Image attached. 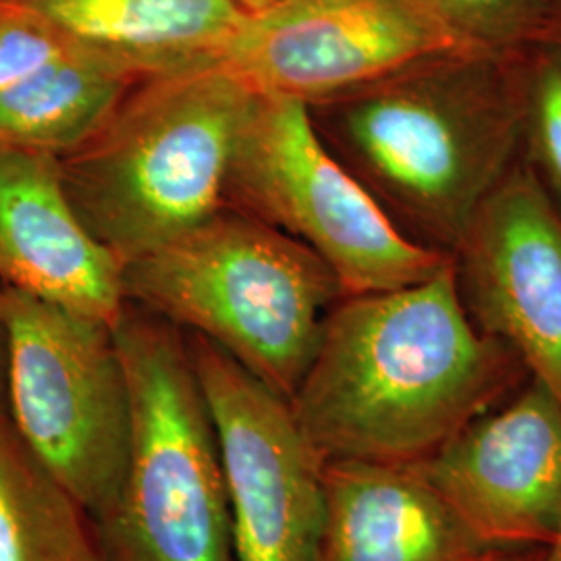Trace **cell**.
Instances as JSON below:
<instances>
[{"instance_id": "cell-1", "label": "cell", "mask_w": 561, "mask_h": 561, "mask_svg": "<svg viewBox=\"0 0 561 561\" xmlns=\"http://www.w3.org/2000/svg\"><path fill=\"white\" fill-rule=\"evenodd\" d=\"M528 379L468 317L451 259L431 279L341 298L289 405L322 461L421 463Z\"/></svg>"}, {"instance_id": "cell-2", "label": "cell", "mask_w": 561, "mask_h": 561, "mask_svg": "<svg viewBox=\"0 0 561 561\" xmlns=\"http://www.w3.org/2000/svg\"><path fill=\"white\" fill-rule=\"evenodd\" d=\"M306 108L401 233L449 256L520 159L516 55L426 60Z\"/></svg>"}, {"instance_id": "cell-3", "label": "cell", "mask_w": 561, "mask_h": 561, "mask_svg": "<svg viewBox=\"0 0 561 561\" xmlns=\"http://www.w3.org/2000/svg\"><path fill=\"white\" fill-rule=\"evenodd\" d=\"M256 92L213 60L138 81L60 154L67 196L121 268L225 206V181Z\"/></svg>"}, {"instance_id": "cell-4", "label": "cell", "mask_w": 561, "mask_h": 561, "mask_svg": "<svg viewBox=\"0 0 561 561\" xmlns=\"http://www.w3.org/2000/svg\"><path fill=\"white\" fill-rule=\"evenodd\" d=\"M121 280L129 304L213 341L287 401L343 298L312 250L227 204L125 264Z\"/></svg>"}, {"instance_id": "cell-5", "label": "cell", "mask_w": 561, "mask_h": 561, "mask_svg": "<svg viewBox=\"0 0 561 561\" xmlns=\"http://www.w3.org/2000/svg\"><path fill=\"white\" fill-rule=\"evenodd\" d=\"M113 331L131 439L108 539L121 561H236L221 447L187 337L129 301Z\"/></svg>"}, {"instance_id": "cell-6", "label": "cell", "mask_w": 561, "mask_h": 561, "mask_svg": "<svg viewBox=\"0 0 561 561\" xmlns=\"http://www.w3.org/2000/svg\"><path fill=\"white\" fill-rule=\"evenodd\" d=\"M9 421L42 466L106 526L119 505L131 400L111 324L0 285Z\"/></svg>"}, {"instance_id": "cell-7", "label": "cell", "mask_w": 561, "mask_h": 561, "mask_svg": "<svg viewBox=\"0 0 561 561\" xmlns=\"http://www.w3.org/2000/svg\"><path fill=\"white\" fill-rule=\"evenodd\" d=\"M225 204L304 243L343 298L431 279L451 256L408 240L314 129L306 104L254 94L229 162Z\"/></svg>"}, {"instance_id": "cell-8", "label": "cell", "mask_w": 561, "mask_h": 561, "mask_svg": "<svg viewBox=\"0 0 561 561\" xmlns=\"http://www.w3.org/2000/svg\"><path fill=\"white\" fill-rule=\"evenodd\" d=\"M477 53L422 0H283L245 15L208 60L256 94L312 104Z\"/></svg>"}, {"instance_id": "cell-9", "label": "cell", "mask_w": 561, "mask_h": 561, "mask_svg": "<svg viewBox=\"0 0 561 561\" xmlns=\"http://www.w3.org/2000/svg\"><path fill=\"white\" fill-rule=\"evenodd\" d=\"M185 337L219 437L236 561L317 560L324 461L289 401L213 341Z\"/></svg>"}, {"instance_id": "cell-10", "label": "cell", "mask_w": 561, "mask_h": 561, "mask_svg": "<svg viewBox=\"0 0 561 561\" xmlns=\"http://www.w3.org/2000/svg\"><path fill=\"white\" fill-rule=\"evenodd\" d=\"M451 259L468 317L561 403V215L522 157Z\"/></svg>"}, {"instance_id": "cell-11", "label": "cell", "mask_w": 561, "mask_h": 561, "mask_svg": "<svg viewBox=\"0 0 561 561\" xmlns=\"http://www.w3.org/2000/svg\"><path fill=\"white\" fill-rule=\"evenodd\" d=\"M414 466L481 541L545 547L561 524V403L528 379Z\"/></svg>"}, {"instance_id": "cell-12", "label": "cell", "mask_w": 561, "mask_h": 561, "mask_svg": "<svg viewBox=\"0 0 561 561\" xmlns=\"http://www.w3.org/2000/svg\"><path fill=\"white\" fill-rule=\"evenodd\" d=\"M121 271L78 217L59 157L0 144V285L115 327Z\"/></svg>"}, {"instance_id": "cell-13", "label": "cell", "mask_w": 561, "mask_h": 561, "mask_svg": "<svg viewBox=\"0 0 561 561\" xmlns=\"http://www.w3.org/2000/svg\"><path fill=\"white\" fill-rule=\"evenodd\" d=\"M414 463H322V520L314 561H493Z\"/></svg>"}, {"instance_id": "cell-14", "label": "cell", "mask_w": 561, "mask_h": 561, "mask_svg": "<svg viewBox=\"0 0 561 561\" xmlns=\"http://www.w3.org/2000/svg\"><path fill=\"white\" fill-rule=\"evenodd\" d=\"M71 41L144 73L210 59L245 20L233 0H18Z\"/></svg>"}, {"instance_id": "cell-15", "label": "cell", "mask_w": 561, "mask_h": 561, "mask_svg": "<svg viewBox=\"0 0 561 561\" xmlns=\"http://www.w3.org/2000/svg\"><path fill=\"white\" fill-rule=\"evenodd\" d=\"M148 78L140 69L78 46L0 96V144L65 154Z\"/></svg>"}, {"instance_id": "cell-16", "label": "cell", "mask_w": 561, "mask_h": 561, "mask_svg": "<svg viewBox=\"0 0 561 561\" xmlns=\"http://www.w3.org/2000/svg\"><path fill=\"white\" fill-rule=\"evenodd\" d=\"M90 514L0 416V561H106Z\"/></svg>"}, {"instance_id": "cell-17", "label": "cell", "mask_w": 561, "mask_h": 561, "mask_svg": "<svg viewBox=\"0 0 561 561\" xmlns=\"http://www.w3.org/2000/svg\"><path fill=\"white\" fill-rule=\"evenodd\" d=\"M522 161L561 215V46L541 42L516 53Z\"/></svg>"}, {"instance_id": "cell-18", "label": "cell", "mask_w": 561, "mask_h": 561, "mask_svg": "<svg viewBox=\"0 0 561 561\" xmlns=\"http://www.w3.org/2000/svg\"><path fill=\"white\" fill-rule=\"evenodd\" d=\"M439 20L486 55H516L549 41L556 0H422Z\"/></svg>"}, {"instance_id": "cell-19", "label": "cell", "mask_w": 561, "mask_h": 561, "mask_svg": "<svg viewBox=\"0 0 561 561\" xmlns=\"http://www.w3.org/2000/svg\"><path fill=\"white\" fill-rule=\"evenodd\" d=\"M81 46L18 0L0 2V96Z\"/></svg>"}, {"instance_id": "cell-20", "label": "cell", "mask_w": 561, "mask_h": 561, "mask_svg": "<svg viewBox=\"0 0 561 561\" xmlns=\"http://www.w3.org/2000/svg\"><path fill=\"white\" fill-rule=\"evenodd\" d=\"M7 389H9V354H7V335L0 324V416L9 419V405H7L9 391Z\"/></svg>"}, {"instance_id": "cell-21", "label": "cell", "mask_w": 561, "mask_h": 561, "mask_svg": "<svg viewBox=\"0 0 561 561\" xmlns=\"http://www.w3.org/2000/svg\"><path fill=\"white\" fill-rule=\"evenodd\" d=\"M539 558H541V547H533V549L503 551L493 561H539Z\"/></svg>"}, {"instance_id": "cell-22", "label": "cell", "mask_w": 561, "mask_h": 561, "mask_svg": "<svg viewBox=\"0 0 561 561\" xmlns=\"http://www.w3.org/2000/svg\"><path fill=\"white\" fill-rule=\"evenodd\" d=\"M539 561H561V524L556 530L553 539L541 547V558Z\"/></svg>"}, {"instance_id": "cell-23", "label": "cell", "mask_w": 561, "mask_h": 561, "mask_svg": "<svg viewBox=\"0 0 561 561\" xmlns=\"http://www.w3.org/2000/svg\"><path fill=\"white\" fill-rule=\"evenodd\" d=\"M240 9H243L248 15H252V13H261V11H266V9H271V7H275V4H279L283 0H233Z\"/></svg>"}, {"instance_id": "cell-24", "label": "cell", "mask_w": 561, "mask_h": 561, "mask_svg": "<svg viewBox=\"0 0 561 561\" xmlns=\"http://www.w3.org/2000/svg\"><path fill=\"white\" fill-rule=\"evenodd\" d=\"M547 42H556V44H560L561 46V0H556L551 32H549V41Z\"/></svg>"}, {"instance_id": "cell-25", "label": "cell", "mask_w": 561, "mask_h": 561, "mask_svg": "<svg viewBox=\"0 0 561 561\" xmlns=\"http://www.w3.org/2000/svg\"><path fill=\"white\" fill-rule=\"evenodd\" d=\"M0 2H2V0H0Z\"/></svg>"}]
</instances>
